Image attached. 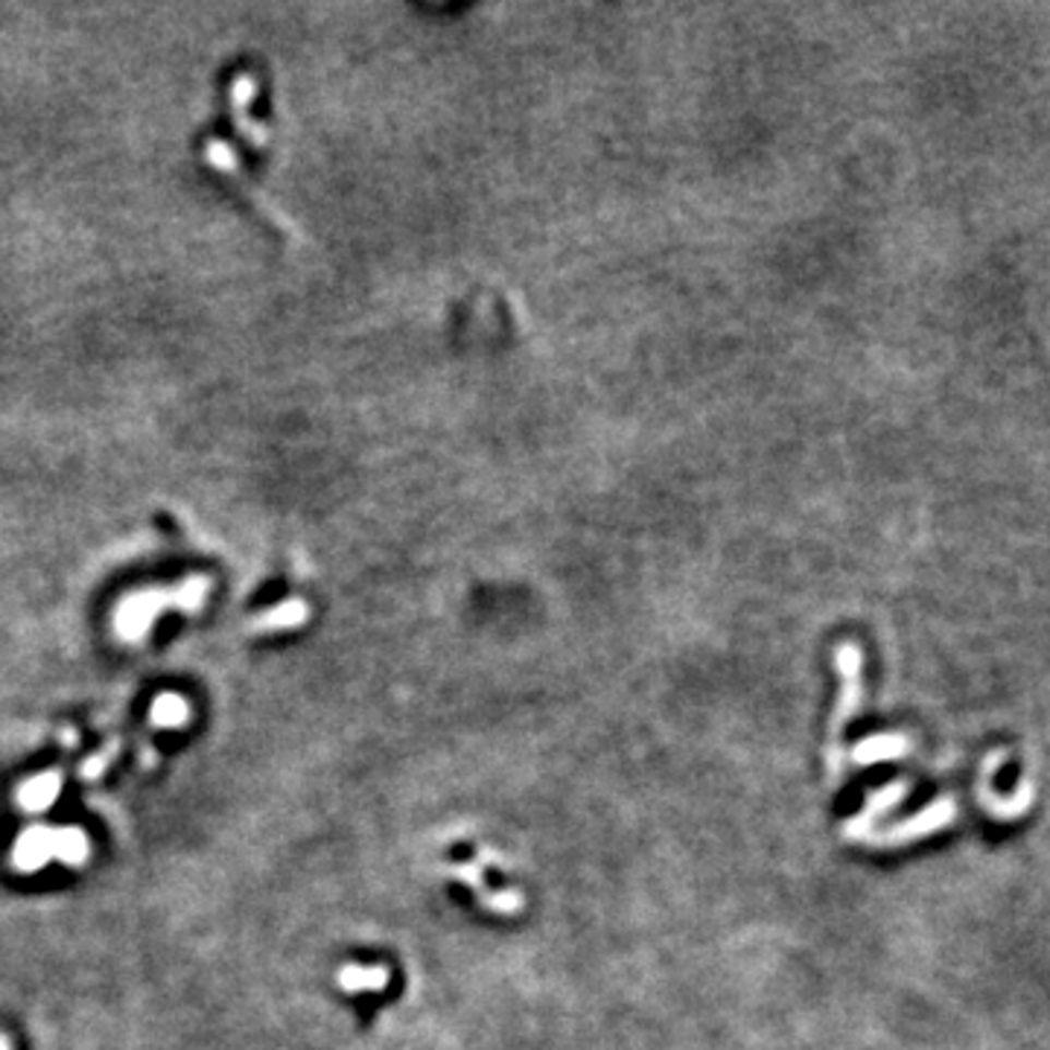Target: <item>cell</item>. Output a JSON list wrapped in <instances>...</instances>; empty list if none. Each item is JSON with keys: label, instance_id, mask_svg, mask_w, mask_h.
Segmentation results:
<instances>
[{"label": "cell", "instance_id": "cell-1", "mask_svg": "<svg viewBox=\"0 0 1050 1050\" xmlns=\"http://www.w3.org/2000/svg\"><path fill=\"white\" fill-rule=\"evenodd\" d=\"M835 668L840 675V694H837V706L828 721V739H826V767L832 785L840 783L844 776V727L846 721L858 713L863 697L861 671H863V654L855 642H840L835 645Z\"/></svg>", "mask_w": 1050, "mask_h": 1050}, {"label": "cell", "instance_id": "cell-2", "mask_svg": "<svg viewBox=\"0 0 1050 1050\" xmlns=\"http://www.w3.org/2000/svg\"><path fill=\"white\" fill-rule=\"evenodd\" d=\"M88 835L76 826H29L21 832L12 846V867L19 872H38L47 861H62L64 867H80L88 861Z\"/></svg>", "mask_w": 1050, "mask_h": 1050}, {"label": "cell", "instance_id": "cell-3", "mask_svg": "<svg viewBox=\"0 0 1050 1050\" xmlns=\"http://www.w3.org/2000/svg\"><path fill=\"white\" fill-rule=\"evenodd\" d=\"M207 581L193 578L184 581V587L179 589H143L134 593L120 605L115 613V631L123 642H143L150 624L155 622V616L164 613L169 605L181 607V610H196L205 601Z\"/></svg>", "mask_w": 1050, "mask_h": 1050}, {"label": "cell", "instance_id": "cell-4", "mask_svg": "<svg viewBox=\"0 0 1050 1050\" xmlns=\"http://www.w3.org/2000/svg\"><path fill=\"white\" fill-rule=\"evenodd\" d=\"M954 818H957V802H954L952 797H940V800H934L931 806L917 811V814L905 820V823H896V826L887 828V832H872V835L867 837V844L872 846L914 844V840H919V837H928V835H934V832H940V828H945Z\"/></svg>", "mask_w": 1050, "mask_h": 1050}, {"label": "cell", "instance_id": "cell-5", "mask_svg": "<svg viewBox=\"0 0 1050 1050\" xmlns=\"http://www.w3.org/2000/svg\"><path fill=\"white\" fill-rule=\"evenodd\" d=\"M1001 762H1006V750H992V753L987 756V762H983V767H980V776H983V783L978 785V800H980V806H983V809H987L995 820H1015L1018 814H1024V811L1033 806V783L1018 785V791H1015L1010 800L992 797V791H989V783H992V774H995Z\"/></svg>", "mask_w": 1050, "mask_h": 1050}, {"label": "cell", "instance_id": "cell-6", "mask_svg": "<svg viewBox=\"0 0 1050 1050\" xmlns=\"http://www.w3.org/2000/svg\"><path fill=\"white\" fill-rule=\"evenodd\" d=\"M450 875L467 884V887L479 896L481 908L490 910V914H499V917H514V914H520V910L525 908V896L520 891H502V893L490 891L488 884H485V879H481L479 863H473V861L453 863V867H450Z\"/></svg>", "mask_w": 1050, "mask_h": 1050}, {"label": "cell", "instance_id": "cell-7", "mask_svg": "<svg viewBox=\"0 0 1050 1050\" xmlns=\"http://www.w3.org/2000/svg\"><path fill=\"white\" fill-rule=\"evenodd\" d=\"M905 794H908V783H905V779H896V783L884 785V788H879L875 794H870L867 809H863L861 814H855L852 820H846L844 835L849 837V840H867V837L872 835L875 820L887 814L891 809H896V806L905 800Z\"/></svg>", "mask_w": 1050, "mask_h": 1050}, {"label": "cell", "instance_id": "cell-8", "mask_svg": "<svg viewBox=\"0 0 1050 1050\" xmlns=\"http://www.w3.org/2000/svg\"><path fill=\"white\" fill-rule=\"evenodd\" d=\"M910 753V739L902 732H887V736H870L858 741L852 748L855 765H875V762H891Z\"/></svg>", "mask_w": 1050, "mask_h": 1050}, {"label": "cell", "instance_id": "cell-9", "mask_svg": "<svg viewBox=\"0 0 1050 1050\" xmlns=\"http://www.w3.org/2000/svg\"><path fill=\"white\" fill-rule=\"evenodd\" d=\"M59 791H62V774H59V771H47V774L33 776V779H27V783L21 785L19 794H15V800H19L21 809L36 814V811L50 809V806L56 802V797H59Z\"/></svg>", "mask_w": 1050, "mask_h": 1050}, {"label": "cell", "instance_id": "cell-10", "mask_svg": "<svg viewBox=\"0 0 1050 1050\" xmlns=\"http://www.w3.org/2000/svg\"><path fill=\"white\" fill-rule=\"evenodd\" d=\"M392 980V971L385 966H345L338 969L336 983L345 992H383Z\"/></svg>", "mask_w": 1050, "mask_h": 1050}, {"label": "cell", "instance_id": "cell-11", "mask_svg": "<svg viewBox=\"0 0 1050 1050\" xmlns=\"http://www.w3.org/2000/svg\"><path fill=\"white\" fill-rule=\"evenodd\" d=\"M150 721L160 730H179L190 721V704L181 694H158L152 701Z\"/></svg>", "mask_w": 1050, "mask_h": 1050}, {"label": "cell", "instance_id": "cell-12", "mask_svg": "<svg viewBox=\"0 0 1050 1050\" xmlns=\"http://www.w3.org/2000/svg\"><path fill=\"white\" fill-rule=\"evenodd\" d=\"M307 616H310V610H307L303 601H286V605L275 607V610H269V613L260 616L258 622H254V628H260V631H286V628H295V624L307 622Z\"/></svg>", "mask_w": 1050, "mask_h": 1050}, {"label": "cell", "instance_id": "cell-13", "mask_svg": "<svg viewBox=\"0 0 1050 1050\" xmlns=\"http://www.w3.org/2000/svg\"><path fill=\"white\" fill-rule=\"evenodd\" d=\"M115 753H117V744H108V748L103 750L99 756H91L88 762L82 765V776H85V779H94V776L103 774V771H106L108 762L115 759Z\"/></svg>", "mask_w": 1050, "mask_h": 1050}, {"label": "cell", "instance_id": "cell-14", "mask_svg": "<svg viewBox=\"0 0 1050 1050\" xmlns=\"http://www.w3.org/2000/svg\"><path fill=\"white\" fill-rule=\"evenodd\" d=\"M0 1050H12V1045H10V1039H7V1036H0Z\"/></svg>", "mask_w": 1050, "mask_h": 1050}]
</instances>
